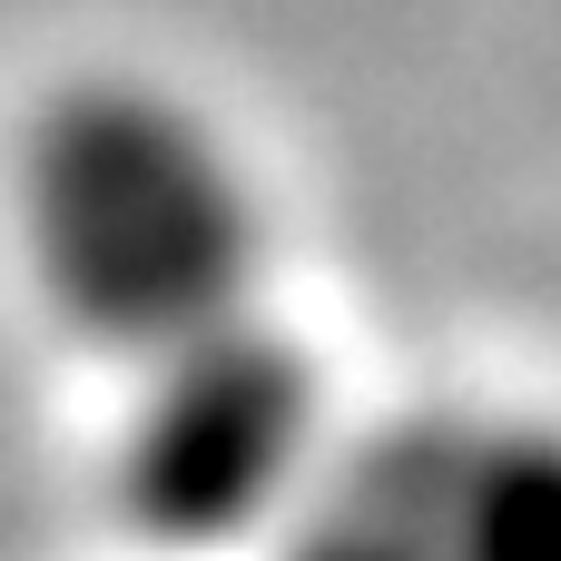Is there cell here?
I'll return each instance as SVG.
<instances>
[{
  "label": "cell",
  "mask_w": 561,
  "mask_h": 561,
  "mask_svg": "<svg viewBox=\"0 0 561 561\" xmlns=\"http://www.w3.org/2000/svg\"><path fill=\"white\" fill-rule=\"evenodd\" d=\"M335 463V404L316 355L266 316H227L138 365L118 424V503L168 552L276 542Z\"/></svg>",
  "instance_id": "obj_2"
},
{
  "label": "cell",
  "mask_w": 561,
  "mask_h": 561,
  "mask_svg": "<svg viewBox=\"0 0 561 561\" xmlns=\"http://www.w3.org/2000/svg\"><path fill=\"white\" fill-rule=\"evenodd\" d=\"M20 247L39 296L108 355L148 365L256 306L266 207L237 138L158 79H69L20 128Z\"/></svg>",
  "instance_id": "obj_1"
},
{
  "label": "cell",
  "mask_w": 561,
  "mask_h": 561,
  "mask_svg": "<svg viewBox=\"0 0 561 561\" xmlns=\"http://www.w3.org/2000/svg\"><path fill=\"white\" fill-rule=\"evenodd\" d=\"M266 561H424V552L385 493H365L345 463H325V483L296 503V523L266 542Z\"/></svg>",
  "instance_id": "obj_4"
},
{
  "label": "cell",
  "mask_w": 561,
  "mask_h": 561,
  "mask_svg": "<svg viewBox=\"0 0 561 561\" xmlns=\"http://www.w3.org/2000/svg\"><path fill=\"white\" fill-rule=\"evenodd\" d=\"M335 463L385 493L424 561H561V414H404Z\"/></svg>",
  "instance_id": "obj_3"
}]
</instances>
